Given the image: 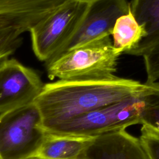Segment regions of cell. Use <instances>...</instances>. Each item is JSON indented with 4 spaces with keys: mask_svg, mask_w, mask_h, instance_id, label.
I'll return each mask as SVG.
<instances>
[{
    "mask_svg": "<svg viewBox=\"0 0 159 159\" xmlns=\"http://www.w3.org/2000/svg\"><path fill=\"white\" fill-rule=\"evenodd\" d=\"M45 83L39 73L16 58L0 61V114L34 102Z\"/></svg>",
    "mask_w": 159,
    "mask_h": 159,
    "instance_id": "6",
    "label": "cell"
},
{
    "mask_svg": "<svg viewBox=\"0 0 159 159\" xmlns=\"http://www.w3.org/2000/svg\"><path fill=\"white\" fill-rule=\"evenodd\" d=\"M88 0H68L45 16L29 30L36 57L47 63L71 37L86 11Z\"/></svg>",
    "mask_w": 159,
    "mask_h": 159,
    "instance_id": "5",
    "label": "cell"
},
{
    "mask_svg": "<svg viewBox=\"0 0 159 159\" xmlns=\"http://www.w3.org/2000/svg\"><path fill=\"white\" fill-rule=\"evenodd\" d=\"M144 83L115 76L107 80H58L45 83L34 101L48 129L95 109L138 96Z\"/></svg>",
    "mask_w": 159,
    "mask_h": 159,
    "instance_id": "1",
    "label": "cell"
},
{
    "mask_svg": "<svg viewBox=\"0 0 159 159\" xmlns=\"http://www.w3.org/2000/svg\"><path fill=\"white\" fill-rule=\"evenodd\" d=\"M147 75V83L159 80V41L152 46L142 56Z\"/></svg>",
    "mask_w": 159,
    "mask_h": 159,
    "instance_id": "16",
    "label": "cell"
},
{
    "mask_svg": "<svg viewBox=\"0 0 159 159\" xmlns=\"http://www.w3.org/2000/svg\"><path fill=\"white\" fill-rule=\"evenodd\" d=\"M92 139L47 134L36 156L44 159H80Z\"/></svg>",
    "mask_w": 159,
    "mask_h": 159,
    "instance_id": "11",
    "label": "cell"
},
{
    "mask_svg": "<svg viewBox=\"0 0 159 159\" xmlns=\"http://www.w3.org/2000/svg\"><path fill=\"white\" fill-rule=\"evenodd\" d=\"M140 94L61 122L45 132L57 137L94 139L125 130L140 124L143 106Z\"/></svg>",
    "mask_w": 159,
    "mask_h": 159,
    "instance_id": "3",
    "label": "cell"
},
{
    "mask_svg": "<svg viewBox=\"0 0 159 159\" xmlns=\"http://www.w3.org/2000/svg\"><path fill=\"white\" fill-rule=\"evenodd\" d=\"M47 136L34 102L0 114V159L35 157Z\"/></svg>",
    "mask_w": 159,
    "mask_h": 159,
    "instance_id": "4",
    "label": "cell"
},
{
    "mask_svg": "<svg viewBox=\"0 0 159 159\" xmlns=\"http://www.w3.org/2000/svg\"><path fill=\"white\" fill-rule=\"evenodd\" d=\"M130 11L144 30L137 45L127 54L142 56L159 41V0H132Z\"/></svg>",
    "mask_w": 159,
    "mask_h": 159,
    "instance_id": "10",
    "label": "cell"
},
{
    "mask_svg": "<svg viewBox=\"0 0 159 159\" xmlns=\"http://www.w3.org/2000/svg\"><path fill=\"white\" fill-rule=\"evenodd\" d=\"M140 97L143 104L140 124L159 131V82L144 83Z\"/></svg>",
    "mask_w": 159,
    "mask_h": 159,
    "instance_id": "13",
    "label": "cell"
},
{
    "mask_svg": "<svg viewBox=\"0 0 159 159\" xmlns=\"http://www.w3.org/2000/svg\"><path fill=\"white\" fill-rule=\"evenodd\" d=\"M110 36L75 47L45 64L50 80H96L114 78L122 54Z\"/></svg>",
    "mask_w": 159,
    "mask_h": 159,
    "instance_id": "2",
    "label": "cell"
},
{
    "mask_svg": "<svg viewBox=\"0 0 159 159\" xmlns=\"http://www.w3.org/2000/svg\"><path fill=\"white\" fill-rule=\"evenodd\" d=\"M80 159H147L139 139L125 130L94 138Z\"/></svg>",
    "mask_w": 159,
    "mask_h": 159,
    "instance_id": "9",
    "label": "cell"
},
{
    "mask_svg": "<svg viewBox=\"0 0 159 159\" xmlns=\"http://www.w3.org/2000/svg\"><path fill=\"white\" fill-rule=\"evenodd\" d=\"M68 0H0V26L24 33Z\"/></svg>",
    "mask_w": 159,
    "mask_h": 159,
    "instance_id": "8",
    "label": "cell"
},
{
    "mask_svg": "<svg viewBox=\"0 0 159 159\" xmlns=\"http://www.w3.org/2000/svg\"><path fill=\"white\" fill-rule=\"evenodd\" d=\"M24 33L16 27L0 26V61L7 58L21 46Z\"/></svg>",
    "mask_w": 159,
    "mask_h": 159,
    "instance_id": "14",
    "label": "cell"
},
{
    "mask_svg": "<svg viewBox=\"0 0 159 159\" xmlns=\"http://www.w3.org/2000/svg\"><path fill=\"white\" fill-rule=\"evenodd\" d=\"M139 142L147 159H159V131L142 125Z\"/></svg>",
    "mask_w": 159,
    "mask_h": 159,
    "instance_id": "15",
    "label": "cell"
},
{
    "mask_svg": "<svg viewBox=\"0 0 159 159\" xmlns=\"http://www.w3.org/2000/svg\"><path fill=\"white\" fill-rule=\"evenodd\" d=\"M143 28L138 24L130 9L129 12L119 17L112 29L113 46L127 53L134 48L144 36Z\"/></svg>",
    "mask_w": 159,
    "mask_h": 159,
    "instance_id": "12",
    "label": "cell"
},
{
    "mask_svg": "<svg viewBox=\"0 0 159 159\" xmlns=\"http://www.w3.org/2000/svg\"><path fill=\"white\" fill-rule=\"evenodd\" d=\"M29 159H44V158H40V157H37V156H35V157H31Z\"/></svg>",
    "mask_w": 159,
    "mask_h": 159,
    "instance_id": "17",
    "label": "cell"
},
{
    "mask_svg": "<svg viewBox=\"0 0 159 159\" xmlns=\"http://www.w3.org/2000/svg\"><path fill=\"white\" fill-rule=\"evenodd\" d=\"M130 9L127 0H88L79 25L53 59L75 47L110 36L117 19L127 14Z\"/></svg>",
    "mask_w": 159,
    "mask_h": 159,
    "instance_id": "7",
    "label": "cell"
}]
</instances>
